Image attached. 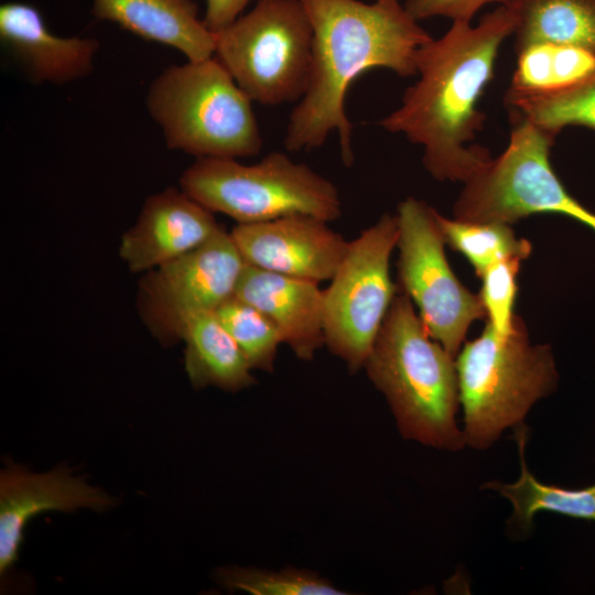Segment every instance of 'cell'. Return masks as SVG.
<instances>
[{
    "label": "cell",
    "mask_w": 595,
    "mask_h": 595,
    "mask_svg": "<svg viewBox=\"0 0 595 595\" xmlns=\"http://www.w3.org/2000/svg\"><path fill=\"white\" fill-rule=\"evenodd\" d=\"M217 582L228 591L252 595H344L318 574L300 569L267 571L260 569L221 567L215 573Z\"/></svg>",
    "instance_id": "obj_24"
},
{
    "label": "cell",
    "mask_w": 595,
    "mask_h": 595,
    "mask_svg": "<svg viewBox=\"0 0 595 595\" xmlns=\"http://www.w3.org/2000/svg\"><path fill=\"white\" fill-rule=\"evenodd\" d=\"M436 210L415 197L398 206L399 284L429 332L456 357L474 321L486 317L479 295L455 277L445 257Z\"/></svg>",
    "instance_id": "obj_10"
},
{
    "label": "cell",
    "mask_w": 595,
    "mask_h": 595,
    "mask_svg": "<svg viewBox=\"0 0 595 595\" xmlns=\"http://www.w3.org/2000/svg\"><path fill=\"white\" fill-rule=\"evenodd\" d=\"M180 187L212 212L237 224L296 214L331 223L342 216L335 184L307 164L278 151L252 164L237 159H195L181 175Z\"/></svg>",
    "instance_id": "obj_6"
},
{
    "label": "cell",
    "mask_w": 595,
    "mask_h": 595,
    "mask_svg": "<svg viewBox=\"0 0 595 595\" xmlns=\"http://www.w3.org/2000/svg\"><path fill=\"white\" fill-rule=\"evenodd\" d=\"M0 41L34 84H67L87 76L99 50L95 39L54 34L41 12L24 2L1 4Z\"/></svg>",
    "instance_id": "obj_15"
},
{
    "label": "cell",
    "mask_w": 595,
    "mask_h": 595,
    "mask_svg": "<svg viewBox=\"0 0 595 595\" xmlns=\"http://www.w3.org/2000/svg\"><path fill=\"white\" fill-rule=\"evenodd\" d=\"M505 2L506 0H407L404 6L418 21L444 17L452 21L472 22L474 15L486 4Z\"/></svg>",
    "instance_id": "obj_28"
},
{
    "label": "cell",
    "mask_w": 595,
    "mask_h": 595,
    "mask_svg": "<svg viewBox=\"0 0 595 595\" xmlns=\"http://www.w3.org/2000/svg\"><path fill=\"white\" fill-rule=\"evenodd\" d=\"M230 235L246 263L318 283L332 279L349 245L328 221L301 214L237 224Z\"/></svg>",
    "instance_id": "obj_12"
},
{
    "label": "cell",
    "mask_w": 595,
    "mask_h": 595,
    "mask_svg": "<svg viewBox=\"0 0 595 595\" xmlns=\"http://www.w3.org/2000/svg\"><path fill=\"white\" fill-rule=\"evenodd\" d=\"M235 296L262 312L299 359L312 360L325 345L318 282L246 263Z\"/></svg>",
    "instance_id": "obj_16"
},
{
    "label": "cell",
    "mask_w": 595,
    "mask_h": 595,
    "mask_svg": "<svg viewBox=\"0 0 595 595\" xmlns=\"http://www.w3.org/2000/svg\"><path fill=\"white\" fill-rule=\"evenodd\" d=\"M513 30L515 17L504 4L475 25L452 21L440 39L419 48L418 80L378 122L421 145L423 165L435 180L465 183L491 159L486 148L472 143L486 120L478 102L494 77L499 48Z\"/></svg>",
    "instance_id": "obj_1"
},
{
    "label": "cell",
    "mask_w": 595,
    "mask_h": 595,
    "mask_svg": "<svg viewBox=\"0 0 595 595\" xmlns=\"http://www.w3.org/2000/svg\"><path fill=\"white\" fill-rule=\"evenodd\" d=\"M506 149L465 183L455 219L512 224L533 214L553 213L595 230V213L564 187L550 163L555 136L523 118H513Z\"/></svg>",
    "instance_id": "obj_8"
},
{
    "label": "cell",
    "mask_w": 595,
    "mask_h": 595,
    "mask_svg": "<svg viewBox=\"0 0 595 595\" xmlns=\"http://www.w3.org/2000/svg\"><path fill=\"white\" fill-rule=\"evenodd\" d=\"M436 218L445 244L462 253L479 278L488 268L502 260H524L531 253V244L518 238L509 224L448 219L439 213Z\"/></svg>",
    "instance_id": "obj_22"
},
{
    "label": "cell",
    "mask_w": 595,
    "mask_h": 595,
    "mask_svg": "<svg viewBox=\"0 0 595 595\" xmlns=\"http://www.w3.org/2000/svg\"><path fill=\"white\" fill-rule=\"evenodd\" d=\"M465 444L486 450L501 433L523 423L530 408L549 396L558 372L548 345H531L520 321L509 335L488 323L456 356Z\"/></svg>",
    "instance_id": "obj_5"
},
{
    "label": "cell",
    "mask_w": 595,
    "mask_h": 595,
    "mask_svg": "<svg viewBox=\"0 0 595 595\" xmlns=\"http://www.w3.org/2000/svg\"><path fill=\"white\" fill-rule=\"evenodd\" d=\"M300 1L313 31L312 64L306 91L290 113L284 145L313 150L336 133L343 163L349 166L353 125L345 101L350 85L372 68L416 75V53L432 36L400 0Z\"/></svg>",
    "instance_id": "obj_2"
},
{
    "label": "cell",
    "mask_w": 595,
    "mask_h": 595,
    "mask_svg": "<svg viewBox=\"0 0 595 595\" xmlns=\"http://www.w3.org/2000/svg\"><path fill=\"white\" fill-rule=\"evenodd\" d=\"M95 18L183 53L187 61L214 56V33L194 0H91Z\"/></svg>",
    "instance_id": "obj_17"
},
{
    "label": "cell",
    "mask_w": 595,
    "mask_h": 595,
    "mask_svg": "<svg viewBox=\"0 0 595 595\" xmlns=\"http://www.w3.org/2000/svg\"><path fill=\"white\" fill-rule=\"evenodd\" d=\"M177 339L185 344V371L195 389L237 392L256 383L251 367L216 312L187 320Z\"/></svg>",
    "instance_id": "obj_18"
},
{
    "label": "cell",
    "mask_w": 595,
    "mask_h": 595,
    "mask_svg": "<svg viewBox=\"0 0 595 595\" xmlns=\"http://www.w3.org/2000/svg\"><path fill=\"white\" fill-rule=\"evenodd\" d=\"M252 102L214 56L166 67L145 96L167 148L196 159L258 154L263 140Z\"/></svg>",
    "instance_id": "obj_4"
},
{
    "label": "cell",
    "mask_w": 595,
    "mask_h": 595,
    "mask_svg": "<svg viewBox=\"0 0 595 595\" xmlns=\"http://www.w3.org/2000/svg\"><path fill=\"white\" fill-rule=\"evenodd\" d=\"M116 499L66 467L35 474L11 464L0 473V575L14 565L28 522L46 511H105Z\"/></svg>",
    "instance_id": "obj_13"
},
{
    "label": "cell",
    "mask_w": 595,
    "mask_h": 595,
    "mask_svg": "<svg viewBox=\"0 0 595 595\" xmlns=\"http://www.w3.org/2000/svg\"><path fill=\"white\" fill-rule=\"evenodd\" d=\"M521 259L502 260L482 274L480 301L484 305L487 323L500 335L511 334L520 318L513 313L517 295V275Z\"/></svg>",
    "instance_id": "obj_25"
},
{
    "label": "cell",
    "mask_w": 595,
    "mask_h": 595,
    "mask_svg": "<svg viewBox=\"0 0 595 595\" xmlns=\"http://www.w3.org/2000/svg\"><path fill=\"white\" fill-rule=\"evenodd\" d=\"M515 439L520 455L519 478L511 484L490 482L483 486L498 491L511 502L513 513L510 523L521 530H528L534 516L540 511L595 521V484L582 489H567L541 483L527 467L524 456L527 426L523 423L516 426Z\"/></svg>",
    "instance_id": "obj_20"
},
{
    "label": "cell",
    "mask_w": 595,
    "mask_h": 595,
    "mask_svg": "<svg viewBox=\"0 0 595 595\" xmlns=\"http://www.w3.org/2000/svg\"><path fill=\"white\" fill-rule=\"evenodd\" d=\"M364 368L386 397L403 439L463 448L455 419L461 403L455 357L429 334L404 292L396 294Z\"/></svg>",
    "instance_id": "obj_3"
},
{
    "label": "cell",
    "mask_w": 595,
    "mask_h": 595,
    "mask_svg": "<svg viewBox=\"0 0 595 595\" xmlns=\"http://www.w3.org/2000/svg\"><path fill=\"white\" fill-rule=\"evenodd\" d=\"M245 266L230 232L220 228L197 248L144 272L138 303L145 325L163 344L178 342L187 320L216 312L235 296Z\"/></svg>",
    "instance_id": "obj_11"
},
{
    "label": "cell",
    "mask_w": 595,
    "mask_h": 595,
    "mask_svg": "<svg viewBox=\"0 0 595 595\" xmlns=\"http://www.w3.org/2000/svg\"><path fill=\"white\" fill-rule=\"evenodd\" d=\"M220 228L214 212L181 187L149 196L121 237L119 256L131 272H148L207 241Z\"/></svg>",
    "instance_id": "obj_14"
},
{
    "label": "cell",
    "mask_w": 595,
    "mask_h": 595,
    "mask_svg": "<svg viewBox=\"0 0 595 595\" xmlns=\"http://www.w3.org/2000/svg\"><path fill=\"white\" fill-rule=\"evenodd\" d=\"M398 232L397 214H383L349 241L329 285L323 290L325 345L350 372L364 368L397 294L390 258Z\"/></svg>",
    "instance_id": "obj_9"
},
{
    "label": "cell",
    "mask_w": 595,
    "mask_h": 595,
    "mask_svg": "<svg viewBox=\"0 0 595 595\" xmlns=\"http://www.w3.org/2000/svg\"><path fill=\"white\" fill-rule=\"evenodd\" d=\"M214 57L253 102H298L306 91L313 31L300 0H258L213 32Z\"/></svg>",
    "instance_id": "obj_7"
},
{
    "label": "cell",
    "mask_w": 595,
    "mask_h": 595,
    "mask_svg": "<svg viewBox=\"0 0 595 595\" xmlns=\"http://www.w3.org/2000/svg\"><path fill=\"white\" fill-rule=\"evenodd\" d=\"M515 17L516 51L537 43L595 52V0H506Z\"/></svg>",
    "instance_id": "obj_19"
},
{
    "label": "cell",
    "mask_w": 595,
    "mask_h": 595,
    "mask_svg": "<svg viewBox=\"0 0 595 595\" xmlns=\"http://www.w3.org/2000/svg\"><path fill=\"white\" fill-rule=\"evenodd\" d=\"M251 0H205L203 21L216 32L235 21Z\"/></svg>",
    "instance_id": "obj_29"
},
{
    "label": "cell",
    "mask_w": 595,
    "mask_h": 595,
    "mask_svg": "<svg viewBox=\"0 0 595 595\" xmlns=\"http://www.w3.org/2000/svg\"><path fill=\"white\" fill-rule=\"evenodd\" d=\"M216 315L234 338L251 369L272 372L282 344L272 322L253 305L234 296Z\"/></svg>",
    "instance_id": "obj_23"
},
{
    "label": "cell",
    "mask_w": 595,
    "mask_h": 595,
    "mask_svg": "<svg viewBox=\"0 0 595 595\" xmlns=\"http://www.w3.org/2000/svg\"><path fill=\"white\" fill-rule=\"evenodd\" d=\"M594 71L595 52L578 46L554 44V88L552 90L570 87Z\"/></svg>",
    "instance_id": "obj_27"
},
{
    "label": "cell",
    "mask_w": 595,
    "mask_h": 595,
    "mask_svg": "<svg viewBox=\"0 0 595 595\" xmlns=\"http://www.w3.org/2000/svg\"><path fill=\"white\" fill-rule=\"evenodd\" d=\"M554 44L537 43L517 52V66L509 89L521 93H544L554 88Z\"/></svg>",
    "instance_id": "obj_26"
},
{
    "label": "cell",
    "mask_w": 595,
    "mask_h": 595,
    "mask_svg": "<svg viewBox=\"0 0 595 595\" xmlns=\"http://www.w3.org/2000/svg\"><path fill=\"white\" fill-rule=\"evenodd\" d=\"M505 102L512 118L528 119L555 137L570 126L595 130V71L562 89L544 93L508 89Z\"/></svg>",
    "instance_id": "obj_21"
}]
</instances>
